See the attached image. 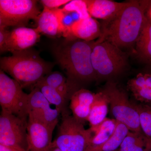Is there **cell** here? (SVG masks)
<instances>
[{"label":"cell","instance_id":"cell-14","mask_svg":"<svg viewBox=\"0 0 151 151\" xmlns=\"http://www.w3.org/2000/svg\"><path fill=\"white\" fill-rule=\"evenodd\" d=\"M127 88L137 101L151 106V68L129 79Z\"/></svg>","mask_w":151,"mask_h":151},{"label":"cell","instance_id":"cell-17","mask_svg":"<svg viewBox=\"0 0 151 151\" xmlns=\"http://www.w3.org/2000/svg\"><path fill=\"white\" fill-rule=\"evenodd\" d=\"M101 32V24L92 17L81 19L71 28V34L73 37L86 41H93L99 38Z\"/></svg>","mask_w":151,"mask_h":151},{"label":"cell","instance_id":"cell-3","mask_svg":"<svg viewBox=\"0 0 151 151\" xmlns=\"http://www.w3.org/2000/svg\"><path fill=\"white\" fill-rule=\"evenodd\" d=\"M12 53V56L1 58V70L9 73L22 88L32 89L52 68V64L30 49Z\"/></svg>","mask_w":151,"mask_h":151},{"label":"cell","instance_id":"cell-19","mask_svg":"<svg viewBox=\"0 0 151 151\" xmlns=\"http://www.w3.org/2000/svg\"><path fill=\"white\" fill-rule=\"evenodd\" d=\"M135 45L138 58L151 68V21L148 18Z\"/></svg>","mask_w":151,"mask_h":151},{"label":"cell","instance_id":"cell-18","mask_svg":"<svg viewBox=\"0 0 151 151\" xmlns=\"http://www.w3.org/2000/svg\"><path fill=\"white\" fill-rule=\"evenodd\" d=\"M56 89L70 100L74 92L78 90V84L67 79L62 73L58 71L47 74L39 81Z\"/></svg>","mask_w":151,"mask_h":151},{"label":"cell","instance_id":"cell-31","mask_svg":"<svg viewBox=\"0 0 151 151\" xmlns=\"http://www.w3.org/2000/svg\"><path fill=\"white\" fill-rule=\"evenodd\" d=\"M46 151H62L56 147H50Z\"/></svg>","mask_w":151,"mask_h":151},{"label":"cell","instance_id":"cell-22","mask_svg":"<svg viewBox=\"0 0 151 151\" xmlns=\"http://www.w3.org/2000/svg\"><path fill=\"white\" fill-rule=\"evenodd\" d=\"M117 121L114 119L107 118L101 124L94 129H90L93 136L87 151L102 145L109 139L115 132Z\"/></svg>","mask_w":151,"mask_h":151},{"label":"cell","instance_id":"cell-25","mask_svg":"<svg viewBox=\"0 0 151 151\" xmlns=\"http://www.w3.org/2000/svg\"><path fill=\"white\" fill-rule=\"evenodd\" d=\"M58 14L63 31V36L65 38H72L71 28L76 22L81 19L79 14L75 12L58 9Z\"/></svg>","mask_w":151,"mask_h":151},{"label":"cell","instance_id":"cell-29","mask_svg":"<svg viewBox=\"0 0 151 151\" xmlns=\"http://www.w3.org/2000/svg\"><path fill=\"white\" fill-rule=\"evenodd\" d=\"M10 31L4 28H0V50L3 52Z\"/></svg>","mask_w":151,"mask_h":151},{"label":"cell","instance_id":"cell-1","mask_svg":"<svg viewBox=\"0 0 151 151\" xmlns=\"http://www.w3.org/2000/svg\"><path fill=\"white\" fill-rule=\"evenodd\" d=\"M151 4L150 1L127 2L116 16L103 21L97 41H107L122 50L135 45L147 20L146 12Z\"/></svg>","mask_w":151,"mask_h":151},{"label":"cell","instance_id":"cell-6","mask_svg":"<svg viewBox=\"0 0 151 151\" xmlns=\"http://www.w3.org/2000/svg\"><path fill=\"white\" fill-rule=\"evenodd\" d=\"M102 91L108 97L110 112L114 119L126 125L130 131L142 132L139 113L126 92L112 81L107 82Z\"/></svg>","mask_w":151,"mask_h":151},{"label":"cell","instance_id":"cell-30","mask_svg":"<svg viewBox=\"0 0 151 151\" xmlns=\"http://www.w3.org/2000/svg\"><path fill=\"white\" fill-rule=\"evenodd\" d=\"M0 151H26L11 146L0 144Z\"/></svg>","mask_w":151,"mask_h":151},{"label":"cell","instance_id":"cell-16","mask_svg":"<svg viewBox=\"0 0 151 151\" xmlns=\"http://www.w3.org/2000/svg\"><path fill=\"white\" fill-rule=\"evenodd\" d=\"M36 28L40 33L51 37L63 36L58 9H50L44 7L36 20Z\"/></svg>","mask_w":151,"mask_h":151},{"label":"cell","instance_id":"cell-24","mask_svg":"<svg viewBox=\"0 0 151 151\" xmlns=\"http://www.w3.org/2000/svg\"><path fill=\"white\" fill-rule=\"evenodd\" d=\"M130 130L122 123L117 122L115 132L102 145L89 151H116L119 148Z\"/></svg>","mask_w":151,"mask_h":151},{"label":"cell","instance_id":"cell-4","mask_svg":"<svg viewBox=\"0 0 151 151\" xmlns=\"http://www.w3.org/2000/svg\"><path fill=\"white\" fill-rule=\"evenodd\" d=\"M91 59L97 80L110 81L121 75L128 66L127 53L107 41L94 42Z\"/></svg>","mask_w":151,"mask_h":151},{"label":"cell","instance_id":"cell-5","mask_svg":"<svg viewBox=\"0 0 151 151\" xmlns=\"http://www.w3.org/2000/svg\"><path fill=\"white\" fill-rule=\"evenodd\" d=\"M93 136L90 128L86 129L73 116L66 114L62 116L57 136L50 147L62 151H87Z\"/></svg>","mask_w":151,"mask_h":151},{"label":"cell","instance_id":"cell-8","mask_svg":"<svg viewBox=\"0 0 151 151\" xmlns=\"http://www.w3.org/2000/svg\"><path fill=\"white\" fill-rule=\"evenodd\" d=\"M41 13L36 1L1 0L0 28L24 27L30 20L36 21Z\"/></svg>","mask_w":151,"mask_h":151},{"label":"cell","instance_id":"cell-20","mask_svg":"<svg viewBox=\"0 0 151 151\" xmlns=\"http://www.w3.org/2000/svg\"><path fill=\"white\" fill-rule=\"evenodd\" d=\"M109 106V101L106 94L102 91L96 93L87 120L90 128L94 129L105 121L107 118Z\"/></svg>","mask_w":151,"mask_h":151},{"label":"cell","instance_id":"cell-7","mask_svg":"<svg viewBox=\"0 0 151 151\" xmlns=\"http://www.w3.org/2000/svg\"><path fill=\"white\" fill-rule=\"evenodd\" d=\"M29 94L21 85L4 71L0 70V104L2 110L28 121Z\"/></svg>","mask_w":151,"mask_h":151},{"label":"cell","instance_id":"cell-27","mask_svg":"<svg viewBox=\"0 0 151 151\" xmlns=\"http://www.w3.org/2000/svg\"><path fill=\"white\" fill-rule=\"evenodd\" d=\"M63 9L65 11L76 12L79 14L81 19L87 18L91 17L88 12L85 0L70 1L65 5Z\"/></svg>","mask_w":151,"mask_h":151},{"label":"cell","instance_id":"cell-9","mask_svg":"<svg viewBox=\"0 0 151 151\" xmlns=\"http://www.w3.org/2000/svg\"><path fill=\"white\" fill-rule=\"evenodd\" d=\"M27 121L1 109L0 115V144L29 151Z\"/></svg>","mask_w":151,"mask_h":151},{"label":"cell","instance_id":"cell-28","mask_svg":"<svg viewBox=\"0 0 151 151\" xmlns=\"http://www.w3.org/2000/svg\"><path fill=\"white\" fill-rule=\"evenodd\" d=\"M70 1L69 0H42L40 2L44 7L54 9H58L59 7L63 5H66Z\"/></svg>","mask_w":151,"mask_h":151},{"label":"cell","instance_id":"cell-15","mask_svg":"<svg viewBox=\"0 0 151 151\" xmlns=\"http://www.w3.org/2000/svg\"><path fill=\"white\" fill-rule=\"evenodd\" d=\"M85 1L90 16L103 21L116 16L127 3L109 0H85Z\"/></svg>","mask_w":151,"mask_h":151},{"label":"cell","instance_id":"cell-32","mask_svg":"<svg viewBox=\"0 0 151 151\" xmlns=\"http://www.w3.org/2000/svg\"><path fill=\"white\" fill-rule=\"evenodd\" d=\"M149 18H148L151 21V4L150 7V10H149Z\"/></svg>","mask_w":151,"mask_h":151},{"label":"cell","instance_id":"cell-23","mask_svg":"<svg viewBox=\"0 0 151 151\" xmlns=\"http://www.w3.org/2000/svg\"><path fill=\"white\" fill-rule=\"evenodd\" d=\"M117 151H151V140L142 132L129 131Z\"/></svg>","mask_w":151,"mask_h":151},{"label":"cell","instance_id":"cell-10","mask_svg":"<svg viewBox=\"0 0 151 151\" xmlns=\"http://www.w3.org/2000/svg\"><path fill=\"white\" fill-rule=\"evenodd\" d=\"M50 105L39 89L36 87L32 89L28 100V115L40 120L54 130L60 113L56 108H52Z\"/></svg>","mask_w":151,"mask_h":151},{"label":"cell","instance_id":"cell-11","mask_svg":"<svg viewBox=\"0 0 151 151\" xmlns=\"http://www.w3.org/2000/svg\"><path fill=\"white\" fill-rule=\"evenodd\" d=\"M54 130L44 122L29 115L27 125L29 151H46L52 143Z\"/></svg>","mask_w":151,"mask_h":151},{"label":"cell","instance_id":"cell-26","mask_svg":"<svg viewBox=\"0 0 151 151\" xmlns=\"http://www.w3.org/2000/svg\"><path fill=\"white\" fill-rule=\"evenodd\" d=\"M134 104L139 113L142 132L151 140V113L149 111L148 105L142 103Z\"/></svg>","mask_w":151,"mask_h":151},{"label":"cell","instance_id":"cell-13","mask_svg":"<svg viewBox=\"0 0 151 151\" xmlns=\"http://www.w3.org/2000/svg\"><path fill=\"white\" fill-rule=\"evenodd\" d=\"M96 94L89 90L81 88L74 92L70 97L69 108L72 116L83 125L87 122Z\"/></svg>","mask_w":151,"mask_h":151},{"label":"cell","instance_id":"cell-21","mask_svg":"<svg viewBox=\"0 0 151 151\" xmlns=\"http://www.w3.org/2000/svg\"><path fill=\"white\" fill-rule=\"evenodd\" d=\"M34 87H36L40 90L49 103L55 105V108L60 112L61 116L70 114L69 108L68 106L69 100L59 91L40 82H38L33 88Z\"/></svg>","mask_w":151,"mask_h":151},{"label":"cell","instance_id":"cell-12","mask_svg":"<svg viewBox=\"0 0 151 151\" xmlns=\"http://www.w3.org/2000/svg\"><path fill=\"white\" fill-rule=\"evenodd\" d=\"M37 29L21 27L9 32L3 52L23 51L30 49L40 39Z\"/></svg>","mask_w":151,"mask_h":151},{"label":"cell","instance_id":"cell-2","mask_svg":"<svg viewBox=\"0 0 151 151\" xmlns=\"http://www.w3.org/2000/svg\"><path fill=\"white\" fill-rule=\"evenodd\" d=\"M94 42L65 38L53 49L58 62L66 71L68 79L75 84L97 80L91 59Z\"/></svg>","mask_w":151,"mask_h":151}]
</instances>
